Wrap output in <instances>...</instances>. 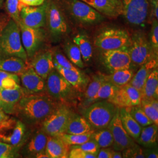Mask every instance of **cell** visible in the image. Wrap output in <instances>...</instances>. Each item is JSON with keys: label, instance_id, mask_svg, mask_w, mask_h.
<instances>
[{"label": "cell", "instance_id": "f5cc1de1", "mask_svg": "<svg viewBox=\"0 0 158 158\" xmlns=\"http://www.w3.org/2000/svg\"><path fill=\"white\" fill-rule=\"evenodd\" d=\"M10 116V115L6 114L2 110L0 109V124L2 121H4L5 119L8 118Z\"/></svg>", "mask_w": 158, "mask_h": 158}, {"label": "cell", "instance_id": "e575fe53", "mask_svg": "<svg viewBox=\"0 0 158 158\" xmlns=\"http://www.w3.org/2000/svg\"><path fill=\"white\" fill-rule=\"evenodd\" d=\"M91 138L96 142L100 148H108L113 145V135L108 128L94 131L92 133Z\"/></svg>", "mask_w": 158, "mask_h": 158}, {"label": "cell", "instance_id": "c3c4849f", "mask_svg": "<svg viewBox=\"0 0 158 158\" xmlns=\"http://www.w3.org/2000/svg\"><path fill=\"white\" fill-rule=\"evenodd\" d=\"M145 158H158V152L156 147L147 148V149H142Z\"/></svg>", "mask_w": 158, "mask_h": 158}, {"label": "cell", "instance_id": "3957f363", "mask_svg": "<svg viewBox=\"0 0 158 158\" xmlns=\"http://www.w3.org/2000/svg\"><path fill=\"white\" fill-rule=\"evenodd\" d=\"M117 108L108 100L98 101L85 108L83 115L94 130L103 129L107 128Z\"/></svg>", "mask_w": 158, "mask_h": 158}, {"label": "cell", "instance_id": "f1b7e54d", "mask_svg": "<svg viewBox=\"0 0 158 158\" xmlns=\"http://www.w3.org/2000/svg\"><path fill=\"white\" fill-rule=\"evenodd\" d=\"M158 125H149L142 128L141 134L136 141L145 148L156 147L158 142Z\"/></svg>", "mask_w": 158, "mask_h": 158}, {"label": "cell", "instance_id": "ffe728a7", "mask_svg": "<svg viewBox=\"0 0 158 158\" xmlns=\"http://www.w3.org/2000/svg\"><path fill=\"white\" fill-rule=\"evenodd\" d=\"M55 68L71 85L74 89L80 91H84L89 83L90 79L79 69H69L62 68L54 62Z\"/></svg>", "mask_w": 158, "mask_h": 158}, {"label": "cell", "instance_id": "7c38bea8", "mask_svg": "<svg viewBox=\"0 0 158 158\" xmlns=\"http://www.w3.org/2000/svg\"><path fill=\"white\" fill-rule=\"evenodd\" d=\"M102 64L111 73L117 70L131 68V59L128 47L114 50L103 51L102 54Z\"/></svg>", "mask_w": 158, "mask_h": 158}, {"label": "cell", "instance_id": "9a60e30c", "mask_svg": "<svg viewBox=\"0 0 158 158\" xmlns=\"http://www.w3.org/2000/svg\"><path fill=\"white\" fill-rule=\"evenodd\" d=\"M107 128L113 135L114 150L123 151L125 149L135 144L134 140L127 132L122 125L118 107Z\"/></svg>", "mask_w": 158, "mask_h": 158}, {"label": "cell", "instance_id": "cb8c5ba5", "mask_svg": "<svg viewBox=\"0 0 158 158\" xmlns=\"http://www.w3.org/2000/svg\"><path fill=\"white\" fill-rule=\"evenodd\" d=\"M158 58H153L143 64L136 73L134 74V76L130 80L129 84L141 92L149 74L151 73L153 70L158 68Z\"/></svg>", "mask_w": 158, "mask_h": 158}, {"label": "cell", "instance_id": "6f0895ef", "mask_svg": "<svg viewBox=\"0 0 158 158\" xmlns=\"http://www.w3.org/2000/svg\"><path fill=\"white\" fill-rule=\"evenodd\" d=\"M0 109L3 110V104H2V103L1 100H0Z\"/></svg>", "mask_w": 158, "mask_h": 158}, {"label": "cell", "instance_id": "f35d334b", "mask_svg": "<svg viewBox=\"0 0 158 158\" xmlns=\"http://www.w3.org/2000/svg\"><path fill=\"white\" fill-rule=\"evenodd\" d=\"M22 158L19 149L4 142L0 141V158Z\"/></svg>", "mask_w": 158, "mask_h": 158}, {"label": "cell", "instance_id": "8d00e7d4", "mask_svg": "<svg viewBox=\"0 0 158 158\" xmlns=\"http://www.w3.org/2000/svg\"><path fill=\"white\" fill-rule=\"evenodd\" d=\"M93 132H91L83 134H70L63 133L57 136L59 137L66 144L71 147L80 145L88 141L90 139Z\"/></svg>", "mask_w": 158, "mask_h": 158}, {"label": "cell", "instance_id": "8fae6325", "mask_svg": "<svg viewBox=\"0 0 158 158\" xmlns=\"http://www.w3.org/2000/svg\"><path fill=\"white\" fill-rule=\"evenodd\" d=\"M74 88L56 69L46 79V91L55 100L68 98L73 93Z\"/></svg>", "mask_w": 158, "mask_h": 158}, {"label": "cell", "instance_id": "f6af8a7d", "mask_svg": "<svg viewBox=\"0 0 158 158\" xmlns=\"http://www.w3.org/2000/svg\"><path fill=\"white\" fill-rule=\"evenodd\" d=\"M123 158H145L143 150L136 143L123 151Z\"/></svg>", "mask_w": 158, "mask_h": 158}, {"label": "cell", "instance_id": "836d02e7", "mask_svg": "<svg viewBox=\"0 0 158 158\" xmlns=\"http://www.w3.org/2000/svg\"><path fill=\"white\" fill-rule=\"evenodd\" d=\"M64 50L70 62L77 68L85 67L80 51L73 42H66L64 46Z\"/></svg>", "mask_w": 158, "mask_h": 158}, {"label": "cell", "instance_id": "8992f818", "mask_svg": "<svg viewBox=\"0 0 158 158\" xmlns=\"http://www.w3.org/2000/svg\"><path fill=\"white\" fill-rule=\"evenodd\" d=\"M69 14L78 23L85 25H96L104 20L99 12L81 0H65Z\"/></svg>", "mask_w": 158, "mask_h": 158}, {"label": "cell", "instance_id": "f907efd6", "mask_svg": "<svg viewBox=\"0 0 158 158\" xmlns=\"http://www.w3.org/2000/svg\"><path fill=\"white\" fill-rule=\"evenodd\" d=\"M11 18L7 14L0 12V34L6 27Z\"/></svg>", "mask_w": 158, "mask_h": 158}, {"label": "cell", "instance_id": "d6986e66", "mask_svg": "<svg viewBox=\"0 0 158 158\" xmlns=\"http://www.w3.org/2000/svg\"><path fill=\"white\" fill-rule=\"evenodd\" d=\"M31 59L30 63H28L29 66L45 80L48 75L55 69L51 51L48 50L40 53L38 52Z\"/></svg>", "mask_w": 158, "mask_h": 158}, {"label": "cell", "instance_id": "277c9868", "mask_svg": "<svg viewBox=\"0 0 158 158\" xmlns=\"http://www.w3.org/2000/svg\"><path fill=\"white\" fill-rule=\"evenodd\" d=\"M29 131L28 125L16 117L10 115L0 124V141L20 149Z\"/></svg>", "mask_w": 158, "mask_h": 158}, {"label": "cell", "instance_id": "6da1fadb", "mask_svg": "<svg viewBox=\"0 0 158 158\" xmlns=\"http://www.w3.org/2000/svg\"><path fill=\"white\" fill-rule=\"evenodd\" d=\"M57 107L55 100L48 94H26L18 102L12 115L27 125L41 124Z\"/></svg>", "mask_w": 158, "mask_h": 158}, {"label": "cell", "instance_id": "30bf717a", "mask_svg": "<svg viewBox=\"0 0 158 158\" xmlns=\"http://www.w3.org/2000/svg\"><path fill=\"white\" fill-rule=\"evenodd\" d=\"M18 25L23 46L27 53L28 60L31 59L43 45L46 39L45 31L42 28H29L21 23H18Z\"/></svg>", "mask_w": 158, "mask_h": 158}, {"label": "cell", "instance_id": "4316f807", "mask_svg": "<svg viewBox=\"0 0 158 158\" xmlns=\"http://www.w3.org/2000/svg\"><path fill=\"white\" fill-rule=\"evenodd\" d=\"M119 112L124 128L130 136L136 141L141 134L142 127L133 118L125 108H119Z\"/></svg>", "mask_w": 158, "mask_h": 158}, {"label": "cell", "instance_id": "7dc6e473", "mask_svg": "<svg viewBox=\"0 0 158 158\" xmlns=\"http://www.w3.org/2000/svg\"><path fill=\"white\" fill-rule=\"evenodd\" d=\"M45 0H19L20 10L23 6H38L42 5Z\"/></svg>", "mask_w": 158, "mask_h": 158}, {"label": "cell", "instance_id": "bcb514c9", "mask_svg": "<svg viewBox=\"0 0 158 158\" xmlns=\"http://www.w3.org/2000/svg\"><path fill=\"white\" fill-rule=\"evenodd\" d=\"M69 158H97V155L85 152L77 148H70Z\"/></svg>", "mask_w": 158, "mask_h": 158}, {"label": "cell", "instance_id": "7a4b0ae2", "mask_svg": "<svg viewBox=\"0 0 158 158\" xmlns=\"http://www.w3.org/2000/svg\"><path fill=\"white\" fill-rule=\"evenodd\" d=\"M0 56L18 57L27 63L28 61L19 25L11 18L0 34Z\"/></svg>", "mask_w": 158, "mask_h": 158}, {"label": "cell", "instance_id": "db71d44e", "mask_svg": "<svg viewBox=\"0 0 158 158\" xmlns=\"http://www.w3.org/2000/svg\"><path fill=\"white\" fill-rule=\"evenodd\" d=\"M34 158H50L49 155H48V153L46 152L45 151L40 152L37 153Z\"/></svg>", "mask_w": 158, "mask_h": 158}, {"label": "cell", "instance_id": "4dcf8cb0", "mask_svg": "<svg viewBox=\"0 0 158 158\" xmlns=\"http://www.w3.org/2000/svg\"><path fill=\"white\" fill-rule=\"evenodd\" d=\"M73 42L79 48L85 62H90L93 56V48L88 36L85 34H77L74 37Z\"/></svg>", "mask_w": 158, "mask_h": 158}, {"label": "cell", "instance_id": "5bb4252c", "mask_svg": "<svg viewBox=\"0 0 158 158\" xmlns=\"http://www.w3.org/2000/svg\"><path fill=\"white\" fill-rule=\"evenodd\" d=\"M48 135L41 127L34 131L30 130L28 135L19 149L21 157L34 158L38 153L45 151Z\"/></svg>", "mask_w": 158, "mask_h": 158}, {"label": "cell", "instance_id": "5b68a950", "mask_svg": "<svg viewBox=\"0 0 158 158\" xmlns=\"http://www.w3.org/2000/svg\"><path fill=\"white\" fill-rule=\"evenodd\" d=\"M131 37L128 32L119 28L106 29L96 36L94 44L102 51L118 49L128 47Z\"/></svg>", "mask_w": 158, "mask_h": 158}, {"label": "cell", "instance_id": "816d5d0a", "mask_svg": "<svg viewBox=\"0 0 158 158\" xmlns=\"http://www.w3.org/2000/svg\"><path fill=\"white\" fill-rule=\"evenodd\" d=\"M152 6L153 14L154 15L155 19H158V0H148Z\"/></svg>", "mask_w": 158, "mask_h": 158}, {"label": "cell", "instance_id": "b9f144b4", "mask_svg": "<svg viewBox=\"0 0 158 158\" xmlns=\"http://www.w3.org/2000/svg\"><path fill=\"white\" fill-rule=\"evenodd\" d=\"M149 43L152 47L154 54L158 55V20L155 19L152 23V27L150 32Z\"/></svg>", "mask_w": 158, "mask_h": 158}, {"label": "cell", "instance_id": "74e56055", "mask_svg": "<svg viewBox=\"0 0 158 158\" xmlns=\"http://www.w3.org/2000/svg\"><path fill=\"white\" fill-rule=\"evenodd\" d=\"M125 108L129 112L131 115L133 117V118L142 127H144L153 124L152 121L147 117V115L141 107L140 105L127 107Z\"/></svg>", "mask_w": 158, "mask_h": 158}, {"label": "cell", "instance_id": "11a10c76", "mask_svg": "<svg viewBox=\"0 0 158 158\" xmlns=\"http://www.w3.org/2000/svg\"><path fill=\"white\" fill-rule=\"evenodd\" d=\"M123 155L121 151H115L113 149V153H112V158H122Z\"/></svg>", "mask_w": 158, "mask_h": 158}, {"label": "cell", "instance_id": "484cf974", "mask_svg": "<svg viewBox=\"0 0 158 158\" xmlns=\"http://www.w3.org/2000/svg\"><path fill=\"white\" fill-rule=\"evenodd\" d=\"M28 63L15 56H0V70L19 75L28 68Z\"/></svg>", "mask_w": 158, "mask_h": 158}, {"label": "cell", "instance_id": "9c48e42d", "mask_svg": "<svg viewBox=\"0 0 158 158\" xmlns=\"http://www.w3.org/2000/svg\"><path fill=\"white\" fill-rule=\"evenodd\" d=\"M123 15L132 25L142 26L146 23L149 11L148 0H121Z\"/></svg>", "mask_w": 158, "mask_h": 158}, {"label": "cell", "instance_id": "83f0119b", "mask_svg": "<svg viewBox=\"0 0 158 158\" xmlns=\"http://www.w3.org/2000/svg\"><path fill=\"white\" fill-rule=\"evenodd\" d=\"M142 99L151 100L158 98V70L155 69L147 77L141 91Z\"/></svg>", "mask_w": 158, "mask_h": 158}, {"label": "cell", "instance_id": "ba28073f", "mask_svg": "<svg viewBox=\"0 0 158 158\" xmlns=\"http://www.w3.org/2000/svg\"><path fill=\"white\" fill-rule=\"evenodd\" d=\"M72 111L69 108L62 106L45 119L40 127L49 136H57L64 133Z\"/></svg>", "mask_w": 158, "mask_h": 158}, {"label": "cell", "instance_id": "ac0fdd59", "mask_svg": "<svg viewBox=\"0 0 158 158\" xmlns=\"http://www.w3.org/2000/svg\"><path fill=\"white\" fill-rule=\"evenodd\" d=\"M21 86L27 94L44 93L46 91V80L40 76L31 67L28 66L18 75Z\"/></svg>", "mask_w": 158, "mask_h": 158}, {"label": "cell", "instance_id": "ee69618b", "mask_svg": "<svg viewBox=\"0 0 158 158\" xmlns=\"http://www.w3.org/2000/svg\"><path fill=\"white\" fill-rule=\"evenodd\" d=\"M53 54V62L60 66L61 67L69 69H78L70 62L66 56L59 51H55Z\"/></svg>", "mask_w": 158, "mask_h": 158}, {"label": "cell", "instance_id": "1f68e13d", "mask_svg": "<svg viewBox=\"0 0 158 158\" xmlns=\"http://www.w3.org/2000/svg\"><path fill=\"white\" fill-rule=\"evenodd\" d=\"M118 89V87L113 85V83L107 81H105L102 84L96 96L89 102L87 106H90L94 102L101 100H108L115 95Z\"/></svg>", "mask_w": 158, "mask_h": 158}, {"label": "cell", "instance_id": "ab89813d", "mask_svg": "<svg viewBox=\"0 0 158 158\" xmlns=\"http://www.w3.org/2000/svg\"><path fill=\"white\" fill-rule=\"evenodd\" d=\"M139 105L147 117L152 121L153 123L158 125V110L153 107L148 100L142 99Z\"/></svg>", "mask_w": 158, "mask_h": 158}, {"label": "cell", "instance_id": "7bdbcfd3", "mask_svg": "<svg viewBox=\"0 0 158 158\" xmlns=\"http://www.w3.org/2000/svg\"><path fill=\"white\" fill-rule=\"evenodd\" d=\"M70 148H77L87 153H90L97 156L100 148L94 140L91 138L88 141L83 143L70 147Z\"/></svg>", "mask_w": 158, "mask_h": 158}, {"label": "cell", "instance_id": "9f6ffc18", "mask_svg": "<svg viewBox=\"0 0 158 158\" xmlns=\"http://www.w3.org/2000/svg\"><path fill=\"white\" fill-rule=\"evenodd\" d=\"M152 106L154 108H155L156 109L158 110V98H154V99H152L151 100H149Z\"/></svg>", "mask_w": 158, "mask_h": 158}, {"label": "cell", "instance_id": "7402d4cb", "mask_svg": "<svg viewBox=\"0 0 158 158\" xmlns=\"http://www.w3.org/2000/svg\"><path fill=\"white\" fill-rule=\"evenodd\" d=\"M26 94L22 86L17 89H0V100L3 104V111L12 115L18 102Z\"/></svg>", "mask_w": 158, "mask_h": 158}, {"label": "cell", "instance_id": "60d3db41", "mask_svg": "<svg viewBox=\"0 0 158 158\" xmlns=\"http://www.w3.org/2000/svg\"><path fill=\"white\" fill-rule=\"evenodd\" d=\"M6 11L7 14L16 23L19 21V0H6Z\"/></svg>", "mask_w": 158, "mask_h": 158}, {"label": "cell", "instance_id": "d4e9b609", "mask_svg": "<svg viewBox=\"0 0 158 158\" xmlns=\"http://www.w3.org/2000/svg\"><path fill=\"white\" fill-rule=\"evenodd\" d=\"M90 124L83 116L72 114L68 122L64 133L70 134H83L94 132Z\"/></svg>", "mask_w": 158, "mask_h": 158}, {"label": "cell", "instance_id": "4fadbf2b", "mask_svg": "<svg viewBox=\"0 0 158 158\" xmlns=\"http://www.w3.org/2000/svg\"><path fill=\"white\" fill-rule=\"evenodd\" d=\"M46 25H47L51 36L59 38L68 31V23L59 8L50 1L47 4Z\"/></svg>", "mask_w": 158, "mask_h": 158}, {"label": "cell", "instance_id": "44dd1931", "mask_svg": "<svg viewBox=\"0 0 158 158\" xmlns=\"http://www.w3.org/2000/svg\"><path fill=\"white\" fill-rule=\"evenodd\" d=\"M99 12L109 17H117L123 15L121 0H81Z\"/></svg>", "mask_w": 158, "mask_h": 158}, {"label": "cell", "instance_id": "d6a6232c", "mask_svg": "<svg viewBox=\"0 0 158 158\" xmlns=\"http://www.w3.org/2000/svg\"><path fill=\"white\" fill-rule=\"evenodd\" d=\"M106 80L104 79L102 74L98 73L93 76L90 83L88 84L86 89L85 90V101L83 106L85 107H87L88 103L94 96H96L98 91L99 90L102 84Z\"/></svg>", "mask_w": 158, "mask_h": 158}, {"label": "cell", "instance_id": "f546056e", "mask_svg": "<svg viewBox=\"0 0 158 158\" xmlns=\"http://www.w3.org/2000/svg\"><path fill=\"white\" fill-rule=\"evenodd\" d=\"M134 74L135 73L133 70L131 68H128L117 70L110 75L102 74V76L106 81H109L113 85L120 87L129 83Z\"/></svg>", "mask_w": 158, "mask_h": 158}, {"label": "cell", "instance_id": "52a82bcc", "mask_svg": "<svg viewBox=\"0 0 158 158\" xmlns=\"http://www.w3.org/2000/svg\"><path fill=\"white\" fill-rule=\"evenodd\" d=\"M132 64L141 66L153 58H158L153 52L149 40L142 32H137L131 37L128 46Z\"/></svg>", "mask_w": 158, "mask_h": 158}, {"label": "cell", "instance_id": "e0dca14e", "mask_svg": "<svg viewBox=\"0 0 158 158\" xmlns=\"http://www.w3.org/2000/svg\"><path fill=\"white\" fill-rule=\"evenodd\" d=\"M141 92L129 83L119 87L115 95L108 101L118 108L138 106L141 102Z\"/></svg>", "mask_w": 158, "mask_h": 158}, {"label": "cell", "instance_id": "680465c9", "mask_svg": "<svg viewBox=\"0 0 158 158\" xmlns=\"http://www.w3.org/2000/svg\"><path fill=\"white\" fill-rule=\"evenodd\" d=\"M3 2H4V0H0V8H1V6H2Z\"/></svg>", "mask_w": 158, "mask_h": 158}, {"label": "cell", "instance_id": "2e32d148", "mask_svg": "<svg viewBox=\"0 0 158 158\" xmlns=\"http://www.w3.org/2000/svg\"><path fill=\"white\" fill-rule=\"evenodd\" d=\"M47 2L38 6H23L19 12V21L32 28H43L46 25Z\"/></svg>", "mask_w": 158, "mask_h": 158}, {"label": "cell", "instance_id": "603a6c76", "mask_svg": "<svg viewBox=\"0 0 158 158\" xmlns=\"http://www.w3.org/2000/svg\"><path fill=\"white\" fill-rule=\"evenodd\" d=\"M45 151L50 158H67L70 151V146L58 136L48 135Z\"/></svg>", "mask_w": 158, "mask_h": 158}, {"label": "cell", "instance_id": "681fc988", "mask_svg": "<svg viewBox=\"0 0 158 158\" xmlns=\"http://www.w3.org/2000/svg\"><path fill=\"white\" fill-rule=\"evenodd\" d=\"M113 149L108 148H100L98 155L97 156V158H112V153Z\"/></svg>", "mask_w": 158, "mask_h": 158}, {"label": "cell", "instance_id": "d590c367", "mask_svg": "<svg viewBox=\"0 0 158 158\" xmlns=\"http://www.w3.org/2000/svg\"><path fill=\"white\" fill-rule=\"evenodd\" d=\"M21 87L17 74L0 70V89H17Z\"/></svg>", "mask_w": 158, "mask_h": 158}]
</instances>
